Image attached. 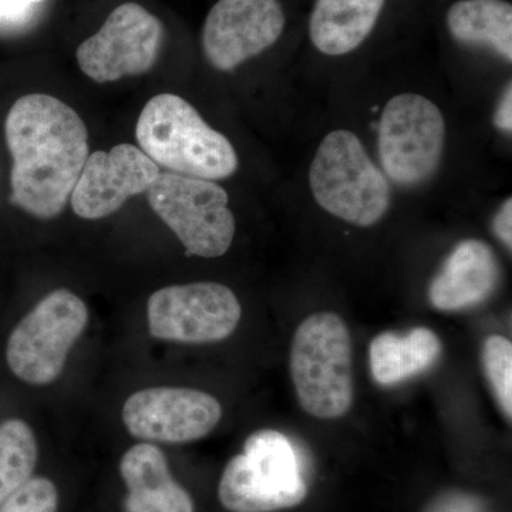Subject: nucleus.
Here are the masks:
<instances>
[{"mask_svg":"<svg viewBox=\"0 0 512 512\" xmlns=\"http://www.w3.org/2000/svg\"><path fill=\"white\" fill-rule=\"evenodd\" d=\"M12 202L33 217H56L70 200L89 157L82 117L49 94L20 97L5 121Z\"/></svg>","mask_w":512,"mask_h":512,"instance_id":"f257e3e1","label":"nucleus"},{"mask_svg":"<svg viewBox=\"0 0 512 512\" xmlns=\"http://www.w3.org/2000/svg\"><path fill=\"white\" fill-rule=\"evenodd\" d=\"M136 137L138 148L170 173L214 181L238 170L231 141L177 94L161 93L147 101L138 117Z\"/></svg>","mask_w":512,"mask_h":512,"instance_id":"f03ea898","label":"nucleus"},{"mask_svg":"<svg viewBox=\"0 0 512 512\" xmlns=\"http://www.w3.org/2000/svg\"><path fill=\"white\" fill-rule=\"evenodd\" d=\"M309 184L323 210L357 227L377 224L392 204L390 181L359 137L348 130L332 131L323 138L312 161Z\"/></svg>","mask_w":512,"mask_h":512,"instance_id":"7ed1b4c3","label":"nucleus"},{"mask_svg":"<svg viewBox=\"0 0 512 512\" xmlns=\"http://www.w3.org/2000/svg\"><path fill=\"white\" fill-rule=\"evenodd\" d=\"M291 375L299 403L318 419H338L353 402L352 342L339 315L319 312L293 336Z\"/></svg>","mask_w":512,"mask_h":512,"instance_id":"20e7f679","label":"nucleus"},{"mask_svg":"<svg viewBox=\"0 0 512 512\" xmlns=\"http://www.w3.org/2000/svg\"><path fill=\"white\" fill-rule=\"evenodd\" d=\"M308 494L301 458L291 440L276 430L252 433L244 453L229 460L218 487L231 512H271L295 507Z\"/></svg>","mask_w":512,"mask_h":512,"instance_id":"39448f33","label":"nucleus"},{"mask_svg":"<svg viewBox=\"0 0 512 512\" xmlns=\"http://www.w3.org/2000/svg\"><path fill=\"white\" fill-rule=\"evenodd\" d=\"M150 207L177 235L188 255L220 258L231 248L235 217L221 185L165 171L146 192Z\"/></svg>","mask_w":512,"mask_h":512,"instance_id":"423d86ee","label":"nucleus"},{"mask_svg":"<svg viewBox=\"0 0 512 512\" xmlns=\"http://www.w3.org/2000/svg\"><path fill=\"white\" fill-rule=\"evenodd\" d=\"M87 320L86 303L76 293L69 289L50 292L10 333L6 345L10 372L35 386L55 382Z\"/></svg>","mask_w":512,"mask_h":512,"instance_id":"0eeeda50","label":"nucleus"},{"mask_svg":"<svg viewBox=\"0 0 512 512\" xmlns=\"http://www.w3.org/2000/svg\"><path fill=\"white\" fill-rule=\"evenodd\" d=\"M446 141V120L433 101L420 94L393 97L380 119L379 158L387 180L417 187L439 170Z\"/></svg>","mask_w":512,"mask_h":512,"instance_id":"6e6552de","label":"nucleus"},{"mask_svg":"<svg viewBox=\"0 0 512 512\" xmlns=\"http://www.w3.org/2000/svg\"><path fill=\"white\" fill-rule=\"evenodd\" d=\"M164 40V26L140 3L126 2L77 47L80 70L96 83L140 76L153 69Z\"/></svg>","mask_w":512,"mask_h":512,"instance_id":"1a4fd4ad","label":"nucleus"},{"mask_svg":"<svg viewBox=\"0 0 512 512\" xmlns=\"http://www.w3.org/2000/svg\"><path fill=\"white\" fill-rule=\"evenodd\" d=\"M147 315L154 338L201 345L231 336L242 308L228 286L195 282L154 292L148 299Z\"/></svg>","mask_w":512,"mask_h":512,"instance_id":"9d476101","label":"nucleus"},{"mask_svg":"<svg viewBox=\"0 0 512 512\" xmlns=\"http://www.w3.org/2000/svg\"><path fill=\"white\" fill-rule=\"evenodd\" d=\"M286 25L279 0H218L202 28V50L220 72L261 55L281 39Z\"/></svg>","mask_w":512,"mask_h":512,"instance_id":"9b49d317","label":"nucleus"},{"mask_svg":"<svg viewBox=\"0 0 512 512\" xmlns=\"http://www.w3.org/2000/svg\"><path fill=\"white\" fill-rule=\"evenodd\" d=\"M220 402L185 387H153L131 394L123 407L128 433L138 440L181 444L200 440L217 427Z\"/></svg>","mask_w":512,"mask_h":512,"instance_id":"f8f14e48","label":"nucleus"},{"mask_svg":"<svg viewBox=\"0 0 512 512\" xmlns=\"http://www.w3.org/2000/svg\"><path fill=\"white\" fill-rule=\"evenodd\" d=\"M160 167L133 144L94 151L83 165L70 202L83 220H101L153 185Z\"/></svg>","mask_w":512,"mask_h":512,"instance_id":"ddd939ff","label":"nucleus"},{"mask_svg":"<svg viewBox=\"0 0 512 512\" xmlns=\"http://www.w3.org/2000/svg\"><path fill=\"white\" fill-rule=\"evenodd\" d=\"M500 281V264L493 248L478 239H466L453 249L431 282V305L454 312L473 308L490 298Z\"/></svg>","mask_w":512,"mask_h":512,"instance_id":"4468645a","label":"nucleus"},{"mask_svg":"<svg viewBox=\"0 0 512 512\" xmlns=\"http://www.w3.org/2000/svg\"><path fill=\"white\" fill-rule=\"evenodd\" d=\"M127 488V512H194L191 495L175 481L163 451L154 444H136L120 461Z\"/></svg>","mask_w":512,"mask_h":512,"instance_id":"2eb2a0df","label":"nucleus"},{"mask_svg":"<svg viewBox=\"0 0 512 512\" xmlns=\"http://www.w3.org/2000/svg\"><path fill=\"white\" fill-rule=\"evenodd\" d=\"M386 0H316L309 19L312 45L326 56H345L376 28Z\"/></svg>","mask_w":512,"mask_h":512,"instance_id":"dca6fc26","label":"nucleus"},{"mask_svg":"<svg viewBox=\"0 0 512 512\" xmlns=\"http://www.w3.org/2000/svg\"><path fill=\"white\" fill-rule=\"evenodd\" d=\"M440 353L441 342L433 330L416 328L406 336L383 332L370 343V370L377 383L392 386L426 372Z\"/></svg>","mask_w":512,"mask_h":512,"instance_id":"f3484780","label":"nucleus"},{"mask_svg":"<svg viewBox=\"0 0 512 512\" xmlns=\"http://www.w3.org/2000/svg\"><path fill=\"white\" fill-rule=\"evenodd\" d=\"M446 23L461 45L487 47L512 62V6L507 0H457L447 10Z\"/></svg>","mask_w":512,"mask_h":512,"instance_id":"a211bd4d","label":"nucleus"},{"mask_svg":"<svg viewBox=\"0 0 512 512\" xmlns=\"http://www.w3.org/2000/svg\"><path fill=\"white\" fill-rule=\"evenodd\" d=\"M37 454L35 433L26 421L0 423V504L33 477Z\"/></svg>","mask_w":512,"mask_h":512,"instance_id":"6ab92c4d","label":"nucleus"},{"mask_svg":"<svg viewBox=\"0 0 512 512\" xmlns=\"http://www.w3.org/2000/svg\"><path fill=\"white\" fill-rule=\"evenodd\" d=\"M483 366L495 399L505 417H512V343L501 335L488 336L483 346Z\"/></svg>","mask_w":512,"mask_h":512,"instance_id":"aec40b11","label":"nucleus"},{"mask_svg":"<svg viewBox=\"0 0 512 512\" xmlns=\"http://www.w3.org/2000/svg\"><path fill=\"white\" fill-rule=\"evenodd\" d=\"M59 491L47 477L33 476L0 504V512H57Z\"/></svg>","mask_w":512,"mask_h":512,"instance_id":"412c9836","label":"nucleus"},{"mask_svg":"<svg viewBox=\"0 0 512 512\" xmlns=\"http://www.w3.org/2000/svg\"><path fill=\"white\" fill-rule=\"evenodd\" d=\"M46 0H0V23L23 18Z\"/></svg>","mask_w":512,"mask_h":512,"instance_id":"4be33fe9","label":"nucleus"},{"mask_svg":"<svg viewBox=\"0 0 512 512\" xmlns=\"http://www.w3.org/2000/svg\"><path fill=\"white\" fill-rule=\"evenodd\" d=\"M494 234L498 239L507 247L512 248V200L508 198L507 201L501 205L500 211L495 215L493 222Z\"/></svg>","mask_w":512,"mask_h":512,"instance_id":"5701e85b","label":"nucleus"},{"mask_svg":"<svg viewBox=\"0 0 512 512\" xmlns=\"http://www.w3.org/2000/svg\"><path fill=\"white\" fill-rule=\"evenodd\" d=\"M494 124L498 130L504 133H511L512 131V86L511 82L505 87L503 97H501L500 104H498L497 111H495Z\"/></svg>","mask_w":512,"mask_h":512,"instance_id":"b1692460","label":"nucleus"}]
</instances>
